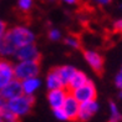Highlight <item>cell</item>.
<instances>
[{"instance_id":"obj_26","label":"cell","mask_w":122,"mask_h":122,"mask_svg":"<svg viewBox=\"0 0 122 122\" xmlns=\"http://www.w3.org/2000/svg\"><path fill=\"white\" fill-rule=\"evenodd\" d=\"M97 5H101V6H105V5H108L112 0H93Z\"/></svg>"},{"instance_id":"obj_16","label":"cell","mask_w":122,"mask_h":122,"mask_svg":"<svg viewBox=\"0 0 122 122\" xmlns=\"http://www.w3.org/2000/svg\"><path fill=\"white\" fill-rule=\"evenodd\" d=\"M15 52H16V47L11 42H9L5 39V36L3 39H0V57L6 59L10 56H14Z\"/></svg>"},{"instance_id":"obj_23","label":"cell","mask_w":122,"mask_h":122,"mask_svg":"<svg viewBox=\"0 0 122 122\" xmlns=\"http://www.w3.org/2000/svg\"><path fill=\"white\" fill-rule=\"evenodd\" d=\"M8 31V26H6V23L3 20H0V39H3L5 36V34H6Z\"/></svg>"},{"instance_id":"obj_15","label":"cell","mask_w":122,"mask_h":122,"mask_svg":"<svg viewBox=\"0 0 122 122\" xmlns=\"http://www.w3.org/2000/svg\"><path fill=\"white\" fill-rule=\"evenodd\" d=\"M76 70H77V69H75L74 66H71V65H62V66H59V67H56V71H57V74H59V76H60V79L62 80L65 87L67 86L69 81L71 80V77H72L74 74L76 72Z\"/></svg>"},{"instance_id":"obj_19","label":"cell","mask_w":122,"mask_h":122,"mask_svg":"<svg viewBox=\"0 0 122 122\" xmlns=\"http://www.w3.org/2000/svg\"><path fill=\"white\" fill-rule=\"evenodd\" d=\"M34 6V0H18V8L23 13H29Z\"/></svg>"},{"instance_id":"obj_27","label":"cell","mask_w":122,"mask_h":122,"mask_svg":"<svg viewBox=\"0 0 122 122\" xmlns=\"http://www.w3.org/2000/svg\"><path fill=\"white\" fill-rule=\"evenodd\" d=\"M5 103H6V101H5L4 97L0 95V112H1V111L5 108Z\"/></svg>"},{"instance_id":"obj_14","label":"cell","mask_w":122,"mask_h":122,"mask_svg":"<svg viewBox=\"0 0 122 122\" xmlns=\"http://www.w3.org/2000/svg\"><path fill=\"white\" fill-rule=\"evenodd\" d=\"M88 80H90V79L87 77V75L85 72H82V71H80V70H76V72L74 74L72 77H71V80L69 81L66 88H67L69 92H70V91L75 90V88H79L80 86L85 85Z\"/></svg>"},{"instance_id":"obj_32","label":"cell","mask_w":122,"mask_h":122,"mask_svg":"<svg viewBox=\"0 0 122 122\" xmlns=\"http://www.w3.org/2000/svg\"><path fill=\"white\" fill-rule=\"evenodd\" d=\"M120 8H121V9H122V4H121V5H120Z\"/></svg>"},{"instance_id":"obj_21","label":"cell","mask_w":122,"mask_h":122,"mask_svg":"<svg viewBox=\"0 0 122 122\" xmlns=\"http://www.w3.org/2000/svg\"><path fill=\"white\" fill-rule=\"evenodd\" d=\"M47 37L50 39L51 41H59L61 37H62V32H61L59 29H50L49 30V34H47Z\"/></svg>"},{"instance_id":"obj_1","label":"cell","mask_w":122,"mask_h":122,"mask_svg":"<svg viewBox=\"0 0 122 122\" xmlns=\"http://www.w3.org/2000/svg\"><path fill=\"white\" fill-rule=\"evenodd\" d=\"M5 39L11 42L13 45L19 49L27 44H35V32L27 26L24 25H16L13 26L11 29H8L6 34H5Z\"/></svg>"},{"instance_id":"obj_2","label":"cell","mask_w":122,"mask_h":122,"mask_svg":"<svg viewBox=\"0 0 122 122\" xmlns=\"http://www.w3.org/2000/svg\"><path fill=\"white\" fill-rule=\"evenodd\" d=\"M35 98L34 96H26V95H20L19 97H15L13 100H9L5 103V108L10 112H13L15 116L19 118L29 115L34 107Z\"/></svg>"},{"instance_id":"obj_20","label":"cell","mask_w":122,"mask_h":122,"mask_svg":"<svg viewBox=\"0 0 122 122\" xmlns=\"http://www.w3.org/2000/svg\"><path fill=\"white\" fill-rule=\"evenodd\" d=\"M0 113H1V117H3L4 122H20V118L18 116H15L13 112L8 111L6 108H4Z\"/></svg>"},{"instance_id":"obj_7","label":"cell","mask_w":122,"mask_h":122,"mask_svg":"<svg viewBox=\"0 0 122 122\" xmlns=\"http://www.w3.org/2000/svg\"><path fill=\"white\" fill-rule=\"evenodd\" d=\"M69 90L66 87L62 88H56V90H49L47 92V102L50 105V107L52 110L62 107V105L65 102L66 97L69 95Z\"/></svg>"},{"instance_id":"obj_31","label":"cell","mask_w":122,"mask_h":122,"mask_svg":"<svg viewBox=\"0 0 122 122\" xmlns=\"http://www.w3.org/2000/svg\"><path fill=\"white\" fill-rule=\"evenodd\" d=\"M121 98H122V88H121Z\"/></svg>"},{"instance_id":"obj_12","label":"cell","mask_w":122,"mask_h":122,"mask_svg":"<svg viewBox=\"0 0 122 122\" xmlns=\"http://www.w3.org/2000/svg\"><path fill=\"white\" fill-rule=\"evenodd\" d=\"M21 82V90H23V95L26 96H34L37 92V90L41 87L42 81L39 79V76L36 77H30V79H26L20 81Z\"/></svg>"},{"instance_id":"obj_10","label":"cell","mask_w":122,"mask_h":122,"mask_svg":"<svg viewBox=\"0 0 122 122\" xmlns=\"http://www.w3.org/2000/svg\"><path fill=\"white\" fill-rule=\"evenodd\" d=\"M14 79V65L6 59H0V90Z\"/></svg>"},{"instance_id":"obj_24","label":"cell","mask_w":122,"mask_h":122,"mask_svg":"<svg viewBox=\"0 0 122 122\" xmlns=\"http://www.w3.org/2000/svg\"><path fill=\"white\" fill-rule=\"evenodd\" d=\"M113 29H115V31H117V32H122V19L115 21Z\"/></svg>"},{"instance_id":"obj_6","label":"cell","mask_w":122,"mask_h":122,"mask_svg":"<svg viewBox=\"0 0 122 122\" xmlns=\"http://www.w3.org/2000/svg\"><path fill=\"white\" fill-rule=\"evenodd\" d=\"M98 108H100V106H98L96 100L80 103V108H79V113H77V120L76 121H79V122L88 121L97 113Z\"/></svg>"},{"instance_id":"obj_18","label":"cell","mask_w":122,"mask_h":122,"mask_svg":"<svg viewBox=\"0 0 122 122\" xmlns=\"http://www.w3.org/2000/svg\"><path fill=\"white\" fill-rule=\"evenodd\" d=\"M65 45L66 46H69L70 49H74V50H77V49H80L81 47V41H80V39L75 36V35H69V36H66L65 37Z\"/></svg>"},{"instance_id":"obj_13","label":"cell","mask_w":122,"mask_h":122,"mask_svg":"<svg viewBox=\"0 0 122 122\" xmlns=\"http://www.w3.org/2000/svg\"><path fill=\"white\" fill-rule=\"evenodd\" d=\"M45 85L47 87V90H56V88L65 87L62 80L60 79V76L56 71V67L49 71V74L46 75V79H45Z\"/></svg>"},{"instance_id":"obj_3","label":"cell","mask_w":122,"mask_h":122,"mask_svg":"<svg viewBox=\"0 0 122 122\" xmlns=\"http://www.w3.org/2000/svg\"><path fill=\"white\" fill-rule=\"evenodd\" d=\"M40 74V61H18L14 65V79L23 81Z\"/></svg>"},{"instance_id":"obj_17","label":"cell","mask_w":122,"mask_h":122,"mask_svg":"<svg viewBox=\"0 0 122 122\" xmlns=\"http://www.w3.org/2000/svg\"><path fill=\"white\" fill-rule=\"evenodd\" d=\"M122 121V115L115 102H110V118L108 122H121Z\"/></svg>"},{"instance_id":"obj_8","label":"cell","mask_w":122,"mask_h":122,"mask_svg":"<svg viewBox=\"0 0 122 122\" xmlns=\"http://www.w3.org/2000/svg\"><path fill=\"white\" fill-rule=\"evenodd\" d=\"M84 57L88 66L97 74H101L103 71V57L101 54H98L95 50H85Z\"/></svg>"},{"instance_id":"obj_22","label":"cell","mask_w":122,"mask_h":122,"mask_svg":"<svg viewBox=\"0 0 122 122\" xmlns=\"http://www.w3.org/2000/svg\"><path fill=\"white\" fill-rule=\"evenodd\" d=\"M52 113H54V116H55V118H57L59 121H62V122L69 121V120H67V116H66V113L64 112V110L61 108V107L52 110Z\"/></svg>"},{"instance_id":"obj_9","label":"cell","mask_w":122,"mask_h":122,"mask_svg":"<svg viewBox=\"0 0 122 122\" xmlns=\"http://www.w3.org/2000/svg\"><path fill=\"white\" fill-rule=\"evenodd\" d=\"M0 95L4 97L5 101L13 100L15 97H19L23 95V90H21V82L16 79H13L10 82H8L1 90H0Z\"/></svg>"},{"instance_id":"obj_4","label":"cell","mask_w":122,"mask_h":122,"mask_svg":"<svg viewBox=\"0 0 122 122\" xmlns=\"http://www.w3.org/2000/svg\"><path fill=\"white\" fill-rule=\"evenodd\" d=\"M70 93L77 100L79 103H84V102H88V101L96 100L97 90H96L95 84H93L91 80H88L85 85H82L79 88H75V90L70 91Z\"/></svg>"},{"instance_id":"obj_25","label":"cell","mask_w":122,"mask_h":122,"mask_svg":"<svg viewBox=\"0 0 122 122\" xmlns=\"http://www.w3.org/2000/svg\"><path fill=\"white\" fill-rule=\"evenodd\" d=\"M115 84L118 88H122V74H120V72L117 74V76L115 79Z\"/></svg>"},{"instance_id":"obj_30","label":"cell","mask_w":122,"mask_h":122,"mask_svg":"<svg viewBox=\"0 0 122 122\" xmlns=\"http://www.w3.org/2000/svg\"><path fill=\"white\" fill-rule=\"evenodd\" d=\"M120 74H122V66H121V70H120Z\"/></svg>"},{"instance_id":"obj_28","label":"cell","mask_w":122,"mask_h":122,"mask_svg":"<svg viewBox=\"0 0 122 122\" xmlns=\"http://www.w3.org/2000/svg\"><path fill=\"white\" fill-rule=\"evenodd\" d=\"M61 1L65 3V4H67V5H75V4L79 3V0H61Z\"/></svg>"},{"instance_id":"obj_11","label":"cell","mask_w":122,"mask_h":122,"mask_svg":"<svg viewBox=\"0 0 122 122\" xmlns=\"http://www.w3.org/2000/svg\"><path fill=\"white\" fill-rule=\"evenodd\" d=\"M61 108H62L64 112L66 113L69 121H76L77 120V113H79L80 103L77 102V100L71 95V93L67 95V97H66V100H65V102H64Z\"/></svg>"},{"instance_id":"obj_33","label":"cell","mask_w":122,"mask_h":122,"mask_svg":"<svg viewBox=\"0 0 122 122\" xmlns=\"http://www.w3.org/2000/svg\"><path fill=\"white\" fill-rule=\"evenodd\" d=\"M49 1H54V0H49Z\"/></svg>"},{"instance_id":"obj_29","label":"cell","mask_w":122,"mask_h":122,"mask_svg":"<svg viewBox=\"0 0 122 122\" xmlns=\"http://www.w3.org/2000/svg\"><path fill=\"white\" fill-rule=\"evenodd\" d=\"M0 122H4L3 121V117H1V113H0Z\"/></svg>"},{"instance_id":"obj_5","label":"cell","mask_w":122,"mask_h":122,"mask_svg":"<svg viewBox=\"0 0 122 122\" xmlns=\"http://www.w3.org/2000/svg\"><path fill=\"white\" fill-rule=\"evenodd\" d=\"M14 57L18 61H40L41 54L35 44H27L16 49Z\"/></svg>"}]
</instances>
